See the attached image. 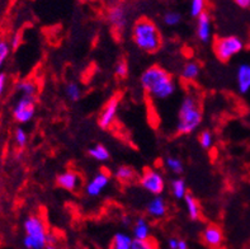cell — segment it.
I'll return each mask as SVG.
<instances>
[{
    "label": "cell",
    "instance_id": "6da1fadb",
    "mask_svg": "<svg viewBox=\"0 0 250 249\" xmlns=\"http://www.w3.org/2000/svg\"><path fill=\"white\" fill-rule=\"evenodd\" d=\"M140 83L146 94L156 101L168 99L177 91L173 76L159 65H151L147 68L140 78Z\"/></svg>",
    "mask_w": 250,
    "mask_h": 249
},
{
    "label": "cell",
    "instance_id": "7a4b0ae2",
    "mask_svg": "<svg viewBox=\"0 0 250 249\" xmlns=\"http://www.w3.org/2000/svg\"><path fill=\"white\" fill-rule=\"evenodd\" d=\"M132 41L139 50L146 54H155L163 45V37L158 25L151 19L143 17L132 27Z\"/></svg>",
    "mask_w": 250,
    "mask_h": 249
},
{
    "label": "cell",
    "instance_id": "3957f363",
    "mask_svg": "<svg viewBox=\"0 0 250 249\" xmlns=\"http://www.w3.org/2000/svg\"><path fill=\"white\" fill-rule=\"evenodd\" d=\"M202 123V108L196 95L187 94L183 98L178 111L177 133L188 135L194 133Z\"/></svg>",
    "mask_w": 250,
    "mask_h": 249
},
{
    "label": "cell",
    "instance_id": "277c9868",
    "mask_svg": "<svg viewBox=\"0 0 250 249\" xmlns=\"http://www.w3.org/2000/svg\"><path fill=\"white\" fill-rule=\"evenodd\" d=\"M23 229L25 233L23 246L25 249H46L48 231L41 216L29 215L23 223Z\"/></svg>",
    "mask_w": 250,
    "mask_h": 249
},
{
    "label": "cell",
    "instance_id": "5b68a950",
    "mask_svg": "<svg viewBox=\"0 0 250 249\" xmlns=\"http://www.w3.org/2000/svg\"><path fill=\"white\" fill-rule=\"evenodd\" d=\"M244 48V42L238 36L217 37L213 42V52L222 63H228Z\"/></svg>",
    "mask_w": 250,
    "mask_h": 249
},
{
    "label": "cell",
    "instance_id": "8992f818",
    "mask_svg": "<svg viewBox=\"0 0 250 249\" xmlns=\"http://www.w3.org/2000/svg\"><path fill=\"white\" fill-rule=\"evenodd\" d=\"M140 184L145 191L154 196H160L165 189V180L158 169L146 168L140 177Z\"/></svg>",
    "mask_w": 250,
    "mask_h": 249
},
{
    "label": "cell",
    "instance_id": "52a82bcc",
    "mask_svg": "<svg viewBox=\"0 0 250 249\" xmlns=\"http://www.w3.org/2000/svg\"><path fill=\"white\" fill-rule=\"evenodd\" d=\"M12 113L13 118L21 125L31 122L36 113V98L21 97L14 104Z\"/></svg>",
    "mask_w": 250,
    "mask_h": 249
},
{
    "label": "cell",
    "instance_id": "ba28073f",
    "mask_svg": "<svg viewBox=\"0 0 250 249\" xmlns=\"http://www.w3.org/2000/svg\"><path fill=\"white\" fill-rule=\"evenodd\" d=\"M121 104V97L120 95H113L109 98L105 104L102 108L101 113L98 117V125L102 130H108L111 129L116 122L117 118L118 110H120Z\"/></svg>",
    "mask_w": 250,
    "mask_h": 249
},
{
    "label": "cell",
    "instance_id": "9c48e42d",
    "mask_svg": "<svg viewBox=\"0 0 250 249\" xmlns=\"http://www.w3.org/2000/svg\"><path fill=\"white\" fill-rule=\"evenodd\" d=\"M109 180H111V177H109L108 172H105V170L98 172V173L93 177L92 180L86 183V195L90 196V197H97V196H99L108 187Z\"/></svg>",
    "mask_w": 250,
    "mask_h": 249
},
{
    "label": "cell",
    "instance_id": "30bf717a",
    "mask_svg": "<svg viewBox=\"0 0 250 249\" xmlns=\"http://www.w3.org/2000/svg\"><path fill=\"white\" fill-rule=\"evenodd\" d=\"M224 233H222L221 227L217 225H208L205 227V230L202 231V240L203 243L207 247L212 249L221 248L224 244Z\"/></svg>",
    "mask_w": 250,
    "mask_h": 249
},
{
    "label": "cell",
    "instance_id": "8fae6325",
    "mask_svg": "<svg viewBox=\"0 0 250 249\" xmlns=\"http://www.w3.org/2000/svg\"><path fill=\"white\" fill-rule=\"evenodd\" d=\"M197 37L203 44H207L211 40L212 36V21L208 12L202 13L198 18H197V27H196Z\"/></svg>",
    "mask_w": 250,
    "mask_h": 249
},
{
    "label": "cell",
    "instance_id": "7c38bea8",
    "mask_svg": "<svg viewBox=\"0 0 250 249\" xmlns=\"http://www.w3.org/2000/svg\"><path fill=\"white\" fill-rule=\"evenodd\" d=\"M107 21L116 31H122L127 22L126 9L124 5H114L107 13Z\"/></svg>",
    "mask_w": 250,
    "mask_h": 249
},
{
    "label": "cell",
    "instance_id": "4fadbf2b",
    "mask_svg": "<svg viewBox=\"0 0 250 249\" xmlns=\"http://www.w3.org/2000/svg\"><path fill=\"white\" fill-rule=\"evenodd\" d=\"M56 184L65 191H75L79 184V174L73 170H65L57 176Z\"/></svg>",
    "mask_w": 250,
    "mask_h": 249
},
{
    "label": "cell",
    "instance_id": "5bb4252c",
    "mask_svg": "<svg viewBox=\"0 0 250 249\" xmlns=\"http://www.w3.org/2000/svg\"><path fill=\"white\" fill-rule=\"evenodd\" d=\"M236 83L241 94H247L250 91V64L243 63L236 70Z\"/></svg>",
    "mask_w": 250,
    "mask_h": 249
},
{
    "label": "cell",
    "instance_id": "9a60e30c",
    "mask_svg": "<svg viewBox=\"0 0 250 249\" xmlns=\"http://www.w3.org/2000/svg\"><path fill=\"white\" fill-rule=\"evenodd\" d=\"M146 211L147 214L154 219H162L163 216H165L167 211H168V206H167V202L163 197L160 196H155L151 201L147 204V207H146Z\"/></svg>",
    "mask_w": 250,
    "mask_h": 249
},
{
    "label": "cell",
    "instance_id": "2e32d148",
    "mask_svg": "<svg viewBox=\"0 0 250 249\" xmlns=\"http://www.w3.org/2000/svg\"><path fill=\"white\" fill-rule=\"evenodd\" d=\"M133 238L136 240H147L150 239V226L147 224L145 218L140 216L136 219L135 224H133Z\"/></svg>",
    "mask_w": 250,
    "mask_h": 249
},
{
    "label": "cell",
    "instance_id": "e0dca14e",
    "mask_svg": "<svg viewBox=\"0 0 250 249\" xmlns=\"http://www.w3.org/2000/svg\"><path fill=\"white\" fill-rule=\"evenodd\" d=\"M184 204H186L188 216H189L190 220H198L201 216V206L196 197L190 193H187L184 197Z\"/></svg>",
    "mask_w": 250,
    "mask_h": 249
},
{
    "label": "cell",
    "instance_id": "ac0fdd59",
    "mask_svg": "<svg viewBox=\"0 0 250 249\" xmlns=\"http://www.w3.org/2000/svg\"><path fill=\"white\" fill-rule=\"evenodd\" d=\"M16 89L19 94H21V97H29V98H36V94H37V91H38L37 84L29 79L21 80V82L17 83Z\"/></svg>",
    "mask_w": 250,
    "mask_h": 249
},
{
    "label": "cell",
    "instance_id": "d6986e66",
    "mask_svg": "<svg viewBox=\"0 0 250 249\" xmlns=\"http://www.w3.org/2000/svg\"><path fill=\"white\" fill-rule=\"evenodd\" d=\"M201 73V67L200 64L196 63V61H189L183 67L182 69V79L186 80V82H194V80L200 76Z\"/></svg>",
    "mask_w": 250,
    "mask_h": 249
},
{
    "label": "cell",
    "instance_id": "ffe728a7",
    "mask_svg": "<svg viewBox=\"0 0 250 249\" xmlns=\"http://www.w3.org/2000/svg\"><path fill=\"white\" fill-rule=\"evenodd\" d=\"M133 239L125 233H116L111 242L109 249H131Z\"/></svg>",
    "mask_w": 250,
    "mask_h": 249
},
{
    "label": "cell",
    "instance_id": "44dd1931",
    "mask_svg": "<svg viewBox=\"0 0 250 249\" xmlns=\"http://www.w3.org/2000/svg\"><path fill=\"white\" fill-rule=\"evenodd\" d=\"M116 178L124 184H128V183L133 182L136 180V172L128 165H121L116 170Z\"/></svg>",
    "mask_w": 250,
    "mask_h": 249
},
{
    "label": "cell",
    "instance_id": "7402d4cb",
    "mask_svg": "<svg viewBox=\"0 0 250 249\" xmlns=\"http://www.w3.org/2000/svg\"><path fill=\"white\" fill-rule=\"evenodd\" d=\"M88 155L97 161H107L108 159L111 158V154L108 152V149L104 145H102V144H97V145L89 148Z\"/></svg>",
    "mask_w": 250,
    "mask_h": 249
},
{
    "label": "cell",
    "instance_id": "603a6c76",
    "mask_svg": "<svg viewBox=\"0 0 250 249\" xmlns=\"http://www.w3.org/2000/svg\"><path fill=\"white\" fill-rule=\"evenodd\" d=\"M171 193L177 200H184L186 195H187V184L183 178H175L171 181L170 184Z\"/></svg>",
    "mask_w": 250,
    "mask_h": 249
},
{
    "label": "cell",
    "instance_id": "cb8c5ba5",
    "mask_svg": "<svg viewBox=\"0 0 250 249\" xmlns=\"http://www.w3.org/2000/svg\"><path fill=\"white\" fill-rule=\"evenodd\" d=\"M165 165L175 176H182L184 173L183 161L181 159H178L177 157H168L165 159Z\"/></svg>",
    "mask_w": 250,
    "mask_h": 249
},
{
    "label": "cell",
    "instance_id": "d4e9b609",
    "mask_svg": "<svg viewBox=\"0 0 250 249\" xmlns=\"http://www.w3.org/2000/svg\"><path fill=\"white\" fill-rule=\"evenodd\" d=\"M65 93H66V97L69 101L76 102L79 101L80 97H82V89H80L79 84L75 82H69L65 87Z\"/></svg>",
    "mask_w": 250,
    "mask_h": 249
},
{
    "label": "cell",
    "instance_id": "484cf974",
    "mask_svg": "<svg viewBox=\"0 0 250 249\" xmlns=\"http://www.w3.org/2000/svg\"><path fill=\"white\" fill-rule=\"evenodd\" d=\"M198 142L205 150H209L213 145V135L209 130H203L198 135Z\"/></svg>",
    "mask_w": 250,
    "mask_h": 249
},
{
    "label": "cell",
    "instance_id": "4316f807",
    "mask_svg": "<svg viewBox=\"0 0 250 249\" xmlns=\"http://www.w3.org/2000/svg\"><path fill=\"white\" fill-rule=\"evenodd\" d=\"M205 12H206V3L203 0H193L190 3L189 13L193 18H198Z\"/></svg>",
    "mask_w": 250,
    "mask_h": 249
},
{
    "label": "cell",
    "instance_id": "83f0119b",
    "mask_svg": "<svg viewBox=\"0 0 250 249\" xmlns=\"http://www.w3.org/2000/svg\"><path fill=\"white\" fill-rule=\"evenodd\" d=\"M14 141H16L17 146L21 149H23L27 145L28 135H27V131L23 127H17L16 129V131H14Z\"/></svg>",
    "mask_w": 250,
    "mask_h": 249
},
{
    "label": "cell",
    "instance_id": "f1b7e54d",
    "mask_svg": "<svg viewBox=\"0 0 250 249\" xmlns=\"http://www.w3.org/2000/svg\"><path fill=\"white\" fill-rule=\"evenodd\" d=\"M10 50L12 47H10L9 42L5 40H0V74H1V69H3L6 59L9 57Z\"/></svg>",
    "mask_w": 250,
    "mask_h": 249
},
{
    "label": "cell",
    "instance_id": "f546056e",
    "mask_svg": "<svg viewBox=\"0 0 250 249\" xmlns=\"http://www.w3.org/2000/svg\"><path fill=\"white\" fill-rule=\"evenodd\" d=\"M131 249H158V244L154 239H147V240H136L133 239Z\"/></svg>",
    "mask_w": 250,
    "mask_h": 249
},
{
    "label": "cell",
    "instance_id": "4dcf8cb0",
    "mask_svg": "<svg viewBox=\"0 0 250 249\" xmlns=\"http://www.w3.org/2000/svg\"><path fill=\"white\" fill-rule=\"evenodd\" d=\"M163 21H164L165 24L169 25V27H174V25H178L182 21L181 13H178V12L165 13L164 17H163Z\"/></svg>",
    "mask_w": 250,
    "mask_h": 249
},
{
    "label": "cell",
    "instance_id": "1f68e13d",
    "mask_svg": "<svg viewBox=\"0 0 250 249\" xmlns=\"http://www.w3.org/2000/svg\"><path fill=\"white\" fill-rule=\"evenodd\" d=\"M114 73L116 75L120 78V79H125L128 75V64L126 60H120L116 65V69H114Z\"/></svg>",
    "mask_w": 250,
    "mask_h": 249
},
{
    "label": "cell",
    "instance_id": "d6a6232c",
    "mask_svg": "<svg viewBox=\"0 0 250 249\" xmlns=\"http://www.w3.org/2000/svg\"><path fill=\"white\" fill-rule=\"evenodd\" d=\"M21 40H22V36L19 35V33H16V35H13L12 40H10L9 45H10V47L12 48H18V46L21 45Z\"/></svg>",
    "mask_w": 250,
    "mask_h": 249
},
{
    "label": "cell",
    "instance_id": "836d02e7",
    "mask_svg": "<svg viewBox=\"0 0 250 249\" xmlns=\"http://www.w3.org/2000/svg\"><path fill=\"white\" fill-rule=\"evenodd\" d=\"M6 82H8V78H6L5 74H4V73L0 74V97L3 95L4 91H5Z\"/></svg>",
    "mask_w": 250,
    "mask_h": 249
},
{
    "label": "cell",
    "instance_id": "e575fe53",
    "mask_svg": "<svg viewBox=\"0 0 250 249\" xmlns=\"http://www.w3.org/2000/svg\"><path fill=\"white\" fill-rule=\"evenodd\" d=\"M235 4H236L239 8H243V9H248V8H250V0H236Z\"/></svg>",
    "mask_w": 250,
    "mask_h": 249
},
{
    "label": "cell",
    "instance_id": "d590c367",
    "mask_svg": "<svg viewBox=\"0 0 250 249\" xmlns=\"http://www.w3.org/2000/svg\"><path fill=\"white\" fill-rule=\"evenodd\" d=\"M57 237L52 233L47 234V246H56Z\"/></svg>",
    "mask_w": 250,
    "mask_h": 249
},
{
    "label": "cell",
    "instance_id": "8d00e7d4",
    "mask_svg": "<svg viewBox=\"0 0 250 249\" xmlns=\"http://www.w3.org/2000/svg\"><path fill=\"white\" fill-rule=\"evenodd\" d=\"M168 246L170 249H178V239L175 238H170L168 240Z\"/></svg>",
    "mask_w": 250,
    "mask_h": 249
},
{
    "label": "cell",
    "instance_id": "74e56055",
    "mask_svg": "<svg viewBox=\"0 0 250 249\" xmlns=\"http://www.w3.org/2000/svg\"><path fill=\"white\" fill-rule=\"evenodd\" d=\"M178 249H188V244L186 240H178Z\"/></svg>",
    "mask_w": 250,
    "mask_h": 249
},
{
    "label": "cell",
    "instance_id": "f35d334b",
    "mask_svg": "<svg viewBox=\"0 0 250 249\" xmlns=\"http://www.w3.org/2000/svg\"><path fill=\"white\" fill-rule=\"evenodd\" d=\"M122 224L127 225V226H128V225H131V218H130V216H124V218H122Z\"/></svg>",
    "mask_w": 250,
    "mask_h": 249
},
{
    "label": "cell",
    "instance_id": "ab89813d",
    "mask_svg": "<svg viewBox=\"0 0 250 249\" xmlns=\"http://www.w3.org/2000/svg\"><path fill=\"white\" fill-rule=\"evenodd\" d=\"M46 249H57L56 246H47L46 247Z\"/></svg>",
    "mask_w": 250,
    "mask_h": 249
}]
</instances>
